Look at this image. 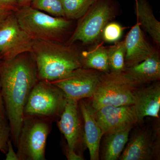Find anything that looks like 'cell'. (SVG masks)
Returning <instances> with one entry per match:
<instances>
[{"instance_id": "cell-1", "label": "cell", "mask_w": 160, "mask_h": 160, "mask_svg": "<svg viewBox=\"0 0 160 160\" xmlns=\"http://www.w3.org/2000/svg\"><path fill=\"white\" fill-rule=\"evenodd\" d=\"M38 80L36 66L30 52L12 59L0 61V86L10 139L16 148L25 116V106Z\"/></svg>"}, {"instance_id": "cell-2", "label": "cell", "mask_w": 160, "mask_h": 160, "mask_svg": "<svg viewBox=\"0 0 160 160\" xmlns=\"http://www.w3.org/2000/svg\"><path fill=\"white\" fill-rule=\"evenodd\" d=\"M30 53L39 80L52 82L60 79L82 67L80 53L72 45L33 40Z\"/></svg>"}, {"instance_id": "cell-3", "label": "cell", "mask_w": 160, "mask_h": 160, "mask_svg": "<svg viewBox=\"0 0 160 160\" xmlns=\"http://www.w3.org/2000/svg\"><path fill=\"white\" fill-rule=\"evenodd\" d=\"M20 26L33 40L62 42L71 27L72 21L56 17L30 6L15 12Z\"/></svg>"}, {"instance_id": "cell-4", "label": "cell", "mask_w": 160, "mask_h": 160, "mask_svg": "<svg viewBox=\"0 0 160 160\" xmlns=\"http://www.w3.org/2000/svg\"><path fill=\"white\" fill-rule=\"evenodd\" d=\"M140 86L126 71L103 73L90 103L94 110L107 106L133 105Z\"/></svg>"}, {"instance_id": "cell-5", "label": "cell", "mask_w": 160, "mask_h": 160, "mask_svg": "<svg viewBox=\"0 0 160 160\" xmlns=\"http://www.w3.org/2000/svg\"><path fill=\"white\" fill-rule=\"evenodd\" d=\"M53 122L49 118L25 115L17 146L19 160H45L46 142Z\"/></svg>"}, {"instance_id": "cell-6", "label": "cell", "mask_w": 160, "mask_h": 160, "mask_svg": "<svg viewBox=\"0 0 160 160\" xmlns=\"http://www.w3.org/2000/svg\"><path fill=\"white\" fill-rule=\"evenodd\" d=\"M117 7L116 0H96L79 19L76 28L69 39V45L78 41L84 45L98 42L105 26L114 17Z\"/></svg>"}, {"instance_id": "cell-7", "label": "cell", "mask_w": 160, "mask_h": 160, "mask_svg": "<svg viewBox=\"0 0 160 160\" xmlns=\"http://www.w3.org/2000/svg\"><path fill=\"white\" fill-rule=\"evenodd\" d=\"M67 98L58 86L48 81L38 80L32 89L26 102L24 114L59 118Z\"/></svg>"}, {"instance_id": "cell-8", "label": "cell", "mask_w": 160, "mask_h": 160, "mask_svg": "<svg viewBox=\"0 0 160 160\" xmlns=\"http://www.w3.org/2000/svg\"><path fill=\"white\" fill-rule=\"evenodd\" d=\"M33 40L20 26L14 12L0 25V61L31 51Z\"/></svg>"}, {"instance_id": "cell-9", "label": "cell", "mask_w": 160, "mask_h": 160, "mask_svg": "<svg viewBox=\"0 0 160 160\" xmlns=\"http://www.w3.org/2000/svg\"><path fill=\"white\" fill-rule=\"evenodd\" d=\"M103 73L81 67L62 78L49 82L59 87L67 99L79 102L92 97Z\"/></svg>"}, {"instance_id": "cell-10", "label": "cell", "mask_w": 160, "mask_h": 160, "mask_svg": "<svg viewBox=\"0 0 160 160\" xmlns=\"http://www.w3.org/2000/svg\"><path fill=\"white\" fill-rule=\"evenodd\" d=\"M103 135L110 134L138 123L134 105L103 106L94 110Z\"/></svg>"}, {"instance_id": "cell-11", "label": "cell", "mask_w": 160, "mask_h": 160, "mask_svg": "<svg viewBox=\"0 0 160 160\" xmlns=\"http://www.w3.org/2000/svg\"><path fill=\"white\" fill-rule=\"evenodd\" d=\"M122 152L120 160H150L160 158V148L154 141L153 132L148 127L132 134Z\"/></svg>"}, {"instance_id": "cell-12", "label": "cell", "mask_w": 160, "mask_h": 160, "mask_svg": "<svg viewBox=\"0 0 160 160\" xmlns=\"http://www.w3.org/2000/svg\"><path fill=\"white\" fill-rule=\"evenodd\" d=\"M80 116L78 102L67 98L64 110L57 122L58 128L67 142L66 145L77 153L78 149L83 144V128Z\"/></svg>"}, {"instance_id": "cell-13", "label": "cell", "mask_w": 160, "mask_h": 160, "mask_svg": "<svg viewBox=\"0 0 160 160\" xmlns=\"http://www.w3.org/2000/svg\"><path fill=\"white\" fill-rule=\"evenodd\" d=\"M78 106L83 120V144L89 150L90 160H99L100 143L103 135L95 116L94 109L90 102L84 99L79 101Z\"/></svg>"}, {"instance_id": "cell-14", "label": "cell", "mask_w": 160, "mask_h": 160, "mask_svg": "<svg viewBox=\"0 0 160 160\" xmlns=\"http://www.w3.org/2000/svg\"><path fill=\"white\" fill-rule=\"evenodd\" d=\"M134 105L138 118V123H142L146 117L159 118L160 84L159 82L142 88L135 92Z\"/></svg>"}, {"instance_id": "cell-15", "label": "cell", "mask_w": 160, "mask_h": 160, "mask_svg": "<svg viewBox=\"0 0 160 160\" xmlns=\"http://www.w3.org/2000/svg\"><path fill=\"white\" fill-rule=\"evenodd\" d=\"M124 40L126 46V68L137 65L156 52L145 39L138 22L128 32Z\"/></svg>"}, {"instance_id": "cell-16", "label": "cell", "mask_w": 160, "mask_h": 160, "mask_svg": "<svg viewBox=\"0 0 160 160\" xmlns=\"http://www.w3.org/2000/svg\"><path fill=\"white\" fill-rule=\"evenodd\" d=\"M126 72L140 86L160 79V59L157 52L146 59L131 67Z\"/></svg>"}, {"instance_id": "cell-17", "label": "cell", "mask_w": 160, "mask_h": 160, "mask_svg": "<svg viewBox=\"0 0 160 160\" xmlns=\"http://www.w3.org/2000/svg\"><path fill=\"white\" fill-rule=\"evenodd\" d=\"M135 11L137 22L150 36L155 43L160 45V22L153 14L151 6L147 0H135Z\"/></svg>"}, {"instance_id": "cell-18", "label": "cell", "mask_w": 160, "mask_h": 160, "mask_svg": "<svg viewBox=\"0 0 160 160\" xmlns=\"http://www.w3.org/2000/svg\"><path fill=\"white\" fill-rule=\"evenodd\" d=\"M133 126H129L110 134L106 135L102 150V159H119L128 140Z\"/></svg>"}, {"instance_id": "cell-19", "label": "cell", "mask_w": 160, "mask_h": 160, "mask_svg": "<svg viewBox=\"0 0 160 160\" xmlns=\"http://www.w3.org/2000/svg\"><path fill=\"white\" fill-rule=\"evenodd\" d=\"M80 58L83 68L94 69L104 73L110 72L108 49L102 44L90 50L82 52Z\"/></svg>"}, {"instance_id": "cell-20", "label": "cell", "mask_w": 160, "mask_h": 160, "mask_svg": "<svg viewBox=\"0 0 160 160\" xmlns=\"http://www.w3.org/2000/svg\"><path fill=\"white\" fill-rule=\"evenodd\" d=\"M126 46L125 40L115 42L108 49V60L110 72L125 71Z\"/></svg>"}, {"instance_id": "cell-21", "label": "cell", "mask_w": 160, "mask_h": 160, "mask_svg": "<svg viewBox=\"0 0 160 160\" xmlns=\"http://www.w3.org/2000/svg\"><path fill=\"white\" fill-rule=\"evenodd\" d=\"M96 0H62L65 18L79 19L89 10Z\"/></svg>"}, {"instance_id": "cell-22", "label": "cell", "mask_w": 160, "mask_h": 160, "mask_svg": "<svg viewBox=\"0 0 160 160\" xmlns=\"http://www.w3.org/2000/svg\"><path fill=\"white\" fill-rule=\"evenodd\" d=\"M30 6L52 16L65 18L62 0H32Z\"/></svg>"}, {"instance_id": "cell-23", "label": "cell", "mask_w": 160, "mask_h": 160, "mask_svg": "<svg viewBox=\"0 0 160 160\" xmlns=\"http://www.w3.org/2000/svg\"><path fill=\"white\" fill-rule=\"evenodd\" d=\"M123 30V27L119 23L110 22L103 29L102 37L106 42H116L122 37Z\"/></svg>"}, {"instance_id": "cell-24", "label": "cell", "mask_w": 160, "mask_h": 160, "mask_svg": "<svg viewBox=\"0 0 160 160\" xmlns=\"http://www.w3.org/2000/svg\"><path fill=\"white\" fill-rule=\"evenodd\" d=\"M10 138V129L9 124L0 126V151L6 154L7 142Z\"/></svg>"}, {"instance_id": "cell-25", "label": "cell", "mask_w": 160, "mask_h": 160, "mask_svg": "<svg viewBox=\"0 0 160 160\" xmlns=\"http://www.w3.org/2000/svg\"><path fill=\"white\" fill-rule=\"evenodd\" d=\"M0 8L15 12L19 8L18 0H0Z\"/></svg>"}, {"instance_id": "cell-26", "label": "cell", "mask_w": 160, "mask_h": 160, "mask_svg": "<svg viewBox=\"0 0 160 160\" xmlns=\"http://www.w3.org/2000/svg\"><path fill=\"white\" fill-rule=\"evenodd\" d=\"M8 123L6 109H5L2 91H1V86H0V126L8 124Z\"/></svg>"}, {"instance_id": "cell-27", "label": "cell", "mask_w": 160, "mask_h": 160, "mask_svg": "<svg viewBox=\"0 0 160 160\" xmlns=\"http://www.w3.org/2000/svg\"><path fill=\"white\" fill-rule=\"evenodd\" d=\"M65 155L68 160H84L82 154H79L74 150L69 149L66 145L65 146Z\"/></svg>"}, {"instance_id": "cell-28", "label": "cell", "mask_w": 160, "mask_h": 160, "mask_svg": "<svg viewBox=\"0 0 160 160\" xmlns=\"http://www.w3.org/2000/svg\"><path fill=\"white\" fill-rule=\"evenodd\" d=\"M6 155V160H19L17 152H15L13 149L12 142L10 138L7 142V149Z\"/></svg>"}, {"instance_id": "cell-29", "label": "cell", "mask_w": 160, "mask_h": 160, "mask_svg": "<svg viewBox=\"0 0 160 160\" xmlns=\"http://www.w3.org/2000/svg\"><path fill=\"white\" fill-rule=\"evenodd\" d=\"M12 12H14L9 11L0 8V25L6 19V18Z\"/></svg>"}, {"instance_id": "cell-30", "label": "cell", "mask_w": 160, "mask_h": 160, "mask_svg": "<svg viewBox=\"0 0 160 160\" xmlns=\"http://www.w3.org/2000/svg\"><path fill=\"white\" fill-rule=\"evenodd\" d=\"M32 0H18L19 8L24 6H30Z\"/></svg>"}]
</instances>
